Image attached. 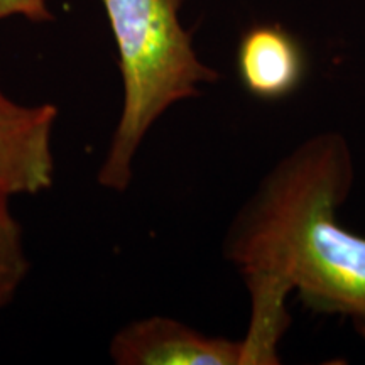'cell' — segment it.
Wrapping results in <instances>:
<instances>
[{
    "mask_svg": "<svg viewBox=\"0 0 365 365\" xmlns=\"http://www.w3.org/2000/svg\"><path fill=\"white\" fill-rule=\"evenodd\" d=\"M9 202L11 196L0 191V309L14 299L31 266L21 225Z\"/></svg>",
    "mask_w": 365,
    "mask_h": 365,
    "instance_id": "cell-6",
    "label": "cell"
},
{
    "mask_svg": "<svg viewBox=\"0 0 365 365\" xmlns=\"http://www.w3.org/2000/svg\"><path fill=\"white\" fill-rule=\"evenodd\" d=\"M11 16H22L33 22L53 19V14L46 7V0H0V21Z\"/></svg>",
    "mask_w": 365,
    "mask_h": 365,
    "instance_id": "cell-7",
    "label": "cell"
},
{
    "mask_svg": "<svg viewBox=\"0 0 365 365\" xmlns=\"http://www.w3.org/2000/svg\"><path fill=\"white\" fill-rule=\"evenodd\" d=\"M355 158L339 130L293 148L257 182L223 240L250 294L245 365L279 364L291 294L313 313L345 319L365 340V237L341 225Z\"/></svg>",
    "mask_w": 365,
    "mask_h": 365,
    "instance_id": "cell-1",
    "label": "cell"
},
{
    "mask_svg": "<svg viewBox=\"0 0 365 365\" xmlns=\"http://www.w3.org/2000/svg\"><path fill=\"white\" fill-rule=\"evenodd\" d=\"M240 83L264 102H279L299 88L307 59L294 36L279 24H257L245 31L237 49Z\"/></svg>",
    "mask_w": 365,
    "mask_h": 365,
    "instance_id": "cell-5",
    "label": "cell"
},
{
    "mask_svg": "<svg viewBox=\"0 0 365 365\" xmlns=\"http://www.w3.org/2000/svg\"><path fill=\"white\" fill-rule=\"evenodd\" d=\"M53 103L24 105L0 91V191L38 195L54 182Z\"/></svg>",
    "mask_w": 365,
    "mask_h": 365,
    "instance_id": "cell-4",
    "label": "cell"
},
{
    "mask_svg": "<svg viewBox=\"0 0 365 365\" xmlns=\"http://www.w3.org/2000/svg\"><path fill=\"white\" fill-rule=\"evenodd\" d=\"M118 51L122 110L102 166L103 188L125 191L153 125L173 105L202 95L220 73L205 65L180 19L186 0H100Z\"/></svg>",
    "mask_w": 365,
    "mask_h": 365,
    "instance_id": "cell-2",
    "label": "cell"
},
{
    "mask_svg": "<svg viewBox=\"0 0 365 365\" xmlns=\"http://www.w3.org/2000/svg\"><path fill=\"white\" fill-rule=\"evenodd\" d=\"M108 354L117 365H245L242 340L205 335L168 317L130 322Z\"/></svg>",
    "mask_w": 365,
    "mask_h": 365,
    "instance_id": "cell-3",
    "label": "cell"
}]
</instances>
